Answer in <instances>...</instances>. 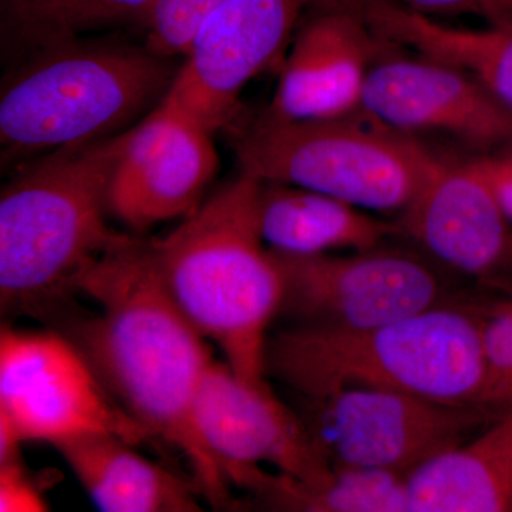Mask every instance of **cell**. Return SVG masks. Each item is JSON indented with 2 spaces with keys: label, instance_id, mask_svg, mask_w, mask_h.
<instances>
[{
  "label": "cell",
  "instance_id": "24",
  "mask_svg": "<svg viewBox=\"0 0 512 512\" xmlns=\"http://www.w3.org/2000/svg\"><path fill=\"white\" fill-rule=\"evenodd\" d=\"M429 18L474 16L487 28L512 29V0H394Z\"/></svg>",
  "mask_w": 512,
  "mask_h": 512
},
{
  "label": "cell",
  "instance_id": "20",
  "mask_svg": "<svg viewBox=\"0 0 512 512\" xmlns=\"http://www.w3.org/2000/svg\"><path fill=\"white\" fill-rule=\"evenodd\" d=\"M407 477L393 471L335 468L329 480L312 484L254 466L235 471L232 485L247 491L254 507L269 511L409 512Z\"/></svg>",
  "mask_w": 512,
  "mask_h": 512
},
{
  "label": "cell",
  "instance_id": "15",
  "mask_svg": "<svg viewBox=\"0 0 512 512\" xmlns=\"http://www.w3.org/2000/svg\"><path fill=\"white\" fill-rule=\"evenodd\" d=\"M194 413L202 440L229 481L239 468L264 464L312 484L335 474L298 412L282 403L269 384L248 383L225 362L208 367Z\"/></svg>",
  "mask_w": 512,
  "mask_h": 512
},
{
  "label": "cell",
  "instance_id": "2",
  "mask_svg": "<svg viewBox=\"0 0 512 512\" xmlns=\"http://www.w3.org/2000/svg\"><path fill=\"white\" fill-rule=\"evenodd\" d=\"M261 183L241 173L167 237L150 241L165 292L239 377L266 386L284 281L259 225Z\"/></svg>",
  "mask_w": 512,
  "mask_h": 512
},
{
  "label": "cell",
  "instance_id": "5",
  "mask_svg": "<svg viewBox=\"0 0 512 512\" xmlns=\"http://www.w3.org/2000/svg\"><path fill=\"white\" fill-rule=\"evenodd\" d=\"M178 69L146 45L84 37L29 53L0 92L2 163L120 134L164 100Z\"/></svg>",
  "mask_w": 512,
  "mask_h": 512
},
{
  "label": "cell",
  "instance_id": "3",
  "mask_svg": "<svg viewBox=\"0 0 512 512\" xmlns=\"http://www.w3.org/2000/svg\"><path fill=\"white\" fill-rule=\"evenodd\" d=\"M481 313L483 306L453 301L372 328L284 326L269 336L266 376L299 399L367 387L483 406Z\"/></svg>",
  "mask_w": 512,
  "mask_h": 512
},
{
  "label": "cell",
  "instance_id": "11",
  "mask_svg": "<svg viewBox=\"0 0 512 512\" xmlns=\"http://www.w3.org/2000/svg\"><path fill=\"white\" fill-rule=\"evenodd\" d=\"M360 110L421 138H448L480 156L512 143V113L453 64L396 47L370 70Z\"/></svg>",
  "mask_w": 512,
  "mask_h": 512
},
{
  "label": "cell",
  "instance_id": "10",
  "mask_svg": "<svg viewBox=\"0 0 512 512\" xmlns=\"http://www.w3.org/2000/svg\"><path fill=\"white\" fill-rule=\"evenodd\" d=\"M320 0H224L192 37L165 103L205 130L228 126L242 90L284 60L306 13Z\"/></svg>",
  "mask_w": 512,
  "mask_h": 512
},
{
  "label": "cell",
  "instance_id": "19",
  "mask_svg": "<svg viewBox=\"0 0 512 512\" xmlns=\"http://www.w3.org/2000/svg\"><path fill=\"white\" fill-rule=\"evenodd\" d=\"M377 35L464 70L512 113V29L444 25L394 0H357Z\"/></svg>",
  "mask_w": 512,
  "mask_h": 512
},
{
  "label": "cell",
  "instance_id": "1",
  "mask_svg": "<svg viewBox=\"0 0 512 512\" xmlns=\"http://www.w3.org/2000/svg\"><path fill=\"white\" fill-rule=\"evenodd\" d=\"M77 291L99 312L70 325L66 336L148 437L185 458L201 497L212 507H232L231 481L195 423L198 389L214 360L207 339L165 292L150 241L121 235L84 272Z\"/></svg>",
  "mask_w": 512,
  "mask_h": 512
},
{
  "label": "cell",
  "instance_id": "26",
  "mask_svg": "<svg viewBox=\"0 0 512 512\" xmlns=\"http://www.w3.org/2000/svg\"><path fill=\"white\" fill-rule=\"evenodd\" d=\"M468 157L490 184L505 215L512 222V143L491 153Z\"/></svg>",
  "mask_w": 512,
  "mask_h": 512
},
{
  "label": "cell",
  "instance_id": "16",
  "mask_svg": "<svg viewBox=\"0 0 512 512\" xmlns=\"http://www.w3.org/2000/svg\"><path fill=\"white\" fill-rule=\"evenodd\" d=\"M409 512H512V406L407 477Z\"/></svg>",
  "mask_w": 512,
  "mask_h": 512
},
{
  "label": "cell",
  "instance_id": "6",
  "mask_svg": "<svg viewBox=\"0 0 512 512\" xmlns=\"http://www.w3.org/2000/svg\"><path fill=\"white\" fill-rule=\"evenodd\" d=\"M241 173L332 195L365 211L406 210L441 160L362 110L329 120L261 117L238 137Z\"/></svg>",
  "mask_w": 512,
  "mask_h": 512
},
{
  "label": "cell",
  "instance_id": "21",
  "mask_svg": "<svg viewBox=\"0 0 512 512\" xmlns=\"http://www.w3.org/2000/svg\"><path fill=\"white\" fill-rule=\"evenodd\" d=\"M158 0H0L2 37L23 56L116 23L144 19Z\"/></svg>",
  "mask_w": 512,
  "mask_h": 512
},
{
  "label": "cell",
  "instance_id": "13",
  "mask_svg": "<svg viewBox=\"0 0 512 512\" xmlns=\"http://www.w3.org/2000/svg\"><path fill=\"white\" fill-rule=\"evenodd\" d=\"M396 47L367 23L357 0H320L292 37L265 116L308 121L357 113L370 70Z\"/></svg>",
  "mask_w": 512,
  "mask_h": 512
},
{
  "label": "cell",
  "instance_id": "8",
  "mask_svg": "<svg viewBox=\"0 0 512 512\" xmlns=\"http://www.w3.org/2000/svg\"><path fill=\"white\" fill-rule=\"evenodd\" d=\"M299 402L298 414L330 466L404 476L476 436L504 412L367 387Z\"/></svg>",
  "mask_w": 512,
  "mask_h": 512
},
{
  "label": "cell",
  "instance_id": "14",
  "mask_svg": "<svg viewBox=\"0 0 512 512\" xmlns=\"http://www.w3.org/2000/svg\"><path fill=\"white\" fill-rule=\"evenodd\" d=\"M211 134L161 101L127 130L107 195L111 217L141 232L197 210L220 167Z\"/></svg>",
  "mask_w": 512,
  "mask_h": 512
},
{
  "label": "cell",
  "instance_id": "18",
  "mask_svg": "<svg viewBox=\"0 0 512 512\" xmlns=\"http://www.w3.org/2000/svg\"><path fill=\"white\" fill-rule=\"evenodd\" d=\"M259 225L268 248L288 255L363 251L400 237L396 221L380 220L323 192L281 183H261Z\"/></svg>",
  "mask_w": 512,
  "mask_h": 512
},
{
  "label": "cell",
  "instance_id": "22",
  "mask_svg": "<svg viewBox=\"0 0 512 512\" xmlns=\"http://www.w3.org/2000/svg\"><path fill=\"white\" fill-rule=\"evenodd\" d=\"M480 339L485 370L483 406L508 409L512 406V293L483 306Z\"/></svg>",
  "mask_w": 512,
  "mask_h": 512
},
{
  "label": "cell",
  "instance_id": "17",
  "mask_svg": "<svg viewBox=\"0 0 512 512\" xmlns=\"http://www.w3.org/2000/svg\"><path fill=\"white\" fill-rule=\"evenodd\" d=\"M117 434L92 433L56 444L100 511H201L197 485L138 454Z\"/></svg>",
  "mask_w": 512,
  "mask_h": 512
},
{
  "label": "cell",
  "instance_id": "25",
  "mask_svg": "<svg viewBox=\"0 0 512 512\" xmlns=\"http://www.w3.org/2000/svg\"><path fill=\"white\" fill-rule=\"evenodd\" d=\"M40 481L30 476L18 456L0 460V511L42 512L49 510Z\"/></svg>",
  "mask_w": 512,
  "mask_h": 512
},
{
  "label": "cell",
  "instance_id": "7",
  "mask_svg": "<svg viewBox=\"0 0 512 512\" xmlns=\"http://www.w3.org/2000/svg\"><path fill=\"white\" fill-rule=\"evenodd\" d=\"M110 433L134 446L146 430L114 402L69 336L56 332L0 335V460L20 444H56L83 434Z\"/></svg>",
  "mask_w": 512,
  "mask_h": 512
},
{
  "label": "cell",
  "instance_id": "4",
  "mask_svg": "<svg viewBox=\"0 0 512 512\" xmlns=\"http://www.w3.org/2000/svg\"><path fill=\"white\" fill-rule=\"evenodd\" d=\"M127 131L43 154L0 194L3 316L52 315L123 234L111 231L109 185Z\"/></svg>",
  "mask_w": 512,
  "mask_h": 512
},
{
  "label": "cell",
  "instance_id": "12",
  "mask_svg": "<svg viewBox=\"0 0 512 512\" xmlns=\"http://www.w3.org/2000/svg\"><path fill=\"white\" fill-rule=\"evenodd\" d=\"M396 222L434 264L511 295L512 222L470 157H441Z\"/></svg>",
  "mask_w": 512,
  "mask_h": 512
},
{
  "label": "cell",
  "instance_id": "9",
  "mask_svg": "<svg viewBox=\"0 0 512 512\" xmlns=\"http://www.w3.org/2000/svg\"><path fill=\"white\" fill-rule=\"evenodd\" d=\"M271 252L284 281L278 319L285 326L372 328L454 301L439 265L403 249L383 244L349 254Z\"/></svg>",
  "mask_w": 512,
  "mask_h": 512
},
{
  "label": "cell",
  "instance_id": "23",
  "mask_svg": "<svg viewBox=\"0 0 512 512\" xmlns=\"http://www.w3.org/2000/svg\"><path fill=\"white\" fill-rule=\"evenodd\" d=\"M224 0H158L146 20L148 49L167 57L184 56L192 37Z\"/></svg>",
  "mask_w": 512,
  "mask_h": 512
}]
</instances>
